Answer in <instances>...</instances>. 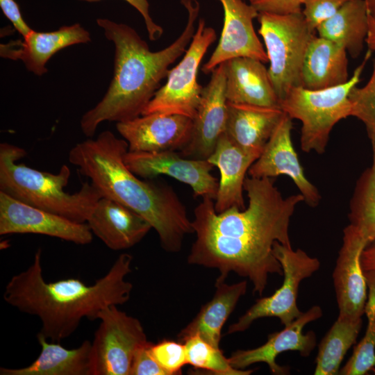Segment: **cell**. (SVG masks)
Masks as SVG:
<instances>
[{"label":"cell","mask_w":375,"mask_h":375,"mask_svg":"<svg viewBox=\"0 0 375 375\" xmlns=\"http://www.w3.org/2000/svg\"><path fill=\"white\" fill-rule=\"evenodd\" d=\"M292 119L283 114L267 141L262 153L251 165L248 174L253 178L290 177L310 207L321 199L316 188L306 176L291 139Z\"/></svg>","instance_id":"cell-16"},{"label":"cell","mask_w":375,"mask_h":375,"mask_svg":"<svg viewBox=\"0 0 375 375\" xmlns=\"http://www.w3.org/2000/svg\"><path fill=\"white\" fill-rule=\"evenodd\" d=\"M188 364L197 369L215 375H249L254 369H238L230 363L220 348L216 347L195 334L184 340Z\"/></svg>","instance_id":"cell-30"},{"label":"cell","mask_w":375,"mask_h":375,"mask_svg":"<svg viewBox=\"0 0 375 375\" xmlns=\"http://www.w3.org/2000/svg\"><path fill=\"white\" fill-rule=\"evenodd\" d=\"M264 64L249 57L235 58L224 62L228 102L281 108Z\"/></svg>","instance_id":"cell-21"},{"label":"cell","mask_w":375,"mask_h":375,"mask_svg":"<svg viewBox=\"0 0 375 375\" xmlns=\"http://www.w3.org/2000/svg\"><path fill=\"white\" fill-rule=\"evenodd\" d=\"M323 311L315 305L285 326L280 331L270 333L267 342L254 349H238L228 358L231 365L238 369H246L253 364L263 362L267 365L270 372L275 375L290 374V367L276 362L277 356L285 351H298L300 356L308 357L317 344V335L312 331L304 333L303 328L309 323L322 317Z\"/></svg>","instance_id":"cell-13"},{"label":"cell","mask_w":375,"mask_h":375,"mask_svg":"<svg viewBox=\"0 0 375 375\" xmlns=\"http://www.w3.org/2000/svg\"><path fill=\"white\" fill-rule=\"evenodd\" d=\"M372 161L358 179L349 204V224L368 242L375 240V149Z\"/></svg>","instance_id":"cell-29"},{"label":"cell","mask_w":375,"mask_h":375,"mask_svg":"<svg viewBox=\"0 0 375 375\" xmlns=\"http://www.w3.org/2000/svg\"><path fill=\"white\" fill-rule=\"evenodd\" d=\"M244 190L249 199L244 209L218 213L208 197L196 206L192 221L196 238L187 260L221 275L235 272L247 278L253 292L262 295L270 274L283 276L274 244L291 246L290 220L304 199L300 193L284 197L270 178L247 177Z\"/></svg>","instance_id":"cell-1"},{"label":"cell","mask_w":375,"mask_h":375,"mask_svg":"<svg viewBox=\"0 0 375 375\" xmlns=\"http://www.w3.org/2000/svg\"><path fill=\"white\" fill-rule=\"evenodd\" d=\"M372 148L375 149V136L370 138Z\"/></svg>","instance_id":"cell-43"},{"label":"cell","mask_w":375,"mask_h":375,"mask_svg":"<svg viewBox=\"0 0 375 375\" xmlns=\"http://www.w3.org/2000/svg\"><path fill=\"white\" fill-rule=\"evenodd\" d=\"M273 251L279 261L283 276L281 286L272 295L258 299L237 322L229 326L227 333L243 332L258 319L277 317L285 326L299 317L301 312L297 303L301 281L310 277L320 267L318 258L301 249L276 242Z\"/></svg>","instance_id":"cell-9"},{"label":"cell","mask_w":375,"mask_h":375,"mask_svg":"<svg viewBox=\"0 0 375 375\" xmlns=\"http://www.w3.org/2000/svg\"><path fill=\"white\" fill-rule=\"evenodd\" d=\"M362 326V318L338 316L318 345L314 374H338L344 357L355 344Z\"/></svg>","instance_id":"cell-28"},{"label":"cell","mask_w":375,"mask_h":375,"mask_svg":"<svg viewBox=\"0 0 375 375\" xmlns=\"http://www.w3.org/2000/svg\"><path fill=\"white\" fill-rule=\"evenodd\" d=\"M349 78L346 49L315 35L305 56L301 87L312 90L327 89L344 84Z\"/></svg>","instance_id":"cell-26"},{"label":"cell","mask_w":375,"mask_h":375,"mask_svg":"<svg viewBox=\"0 0 375 375\" xmlns=\"http://www.w3.org/2000/svg\"><path fill=\"white\" fill-rule=\"evenodd\" d=\"M128 143L110 131L75 144L69 162L91 181L102 197L116 201L144 217L157 233L162 248L181 251L186 235L194 233L192 221L176 192L168 185L144 179L124 162Z\"/></svg>","instance_id":"cell-3"},{"label":"cell","mask_w":375,"mask_h":375,"mask_svg":"<svg viewBox=\"0 0 375 375\" xmlns=\"http://www.w3.org/2000/svg\"><path fill=\"white\" fill-rule=\"evenodd\" d=\"M216 38L215 29L206 27L205 20L200 19L181 60L169 69L166 83L157 90L142 115L160 112L194 119L203 89L197 81L199 67Z\"/></svg>","instance_id":"cell-8"},{"label":"cell","mask_w":375,"mask_h":375,"mask_svg":"<svg viewBox=\"0 0 375 375\" xmlns=\"http://www.w3.org/2000/svg\"><path fill=\"white\" fill-rule=\"evenodd\" d=\"M0 7L8 19L24 38L32 30L23 19L19 7L15 0H0Z\"/></svg>","instance_id":"cell-38"},{"label":"cell","mask_w":375,"mask_h":375,"mask_svg":"<svg viewBox=\"0 0 375 375\" xmlns=\"http://www.w3.org/2000/svg\"><path fill=\"white\" fill-rule=\"evenodd\" d=\"M375 368V323L367 324L365 333L354 347L353 353L340 375H365Z\"/></svg>","instance_id":"cell-32"},{"label":"cell","mask_w":375,"mask_h":375,"mask_svg":"<svg viewBox=\"0 0 375 375\" xmlns=\"http://www.w3.org/2000/svg\"><path fill=\"white\" fill-rule=\"evenodd\" d=\"M351 116L365 125L369 138L375 136V61L368 82L362 87L354 86L349 94Z\"/></svg>","instance_id":"cell-31"},{"label":"cell","mask_w":375,"mask_h":375,"mask_svg":"<svg viewBox=\"0 0 375 375\" xmlns=\"http://www.w3.org/2000/svg\"><path fill=\"white\" fill-rule=\"evenodd\" d=\"M258 33L269 62L268 72L281 101L302 85V69L308 45L315 35L301 12L276 15L259 12Z\"/></svg>","instance_id":"cell-7"},{"label":"cell","mask_w":375,"mask_h":375,"mask_svg":"<svg viewBox=\"0 0 375 375\" xmlns=\"http://www.w3.org/2000/svg\"><path fill=\"white\" fill-rule=\"evenodd\" d=\"M90 40L89 32L79 24L62 26L47 33L32 29L22 42L1 44V56L19 59L27 70L42 76L47 72L46 64L56 53L69 46Z\"/></svg>","instance_id":"cell-20"},{"label":"cell","mask_w":375,"mask_h":375,"mask_svg":"<svg viewBox=\"0 0 375 375\" xmlns=\"http://www.w3.org/2000/svg\"><path fill=\"white\" fill-rule=\"evenodd\" d=\"M116 305L103 308L92 342V375H129L133 357L147 338L138 319Z\"/></svg>","instance_id":"cell-10"},{"label":"cell","mask_w":375,"mask_h":375,"mask_svg":"<svg viewBox=\"0 0 375 375\" xmlns=\"http://www.w3.org/2000/svg\"><path fill=\"white\" fill-rule=\"evenodd\" d=\"M224 62L212 72L203 87L200 103L193 119L192 137L180 153L188 158L207 160L220 136L225 133L228 108Z\"/></svg>","instance_id":"cell-17"},{"label":"cell","mask_w":375,"mask_h":375,"mask_svg":"<svg viewBox=\"0 0 375 375\" xmlns=\"http://www.w3.org/2000/svg\"><path fill=\"white\" fill-rule=\"evenodd\" d=\"M89 2L99 0H81ZM133 6L143 17L148 36L150 40L155 41L161 37L163 33L162 28L153 22L149 13V3L147 0H125Z\"/></svg>","instance_id":"cell-37"},{"label":"cell","mask_w":375,"mask_h":375,"mask_svg":"<svg viewBox=\"0 0 375 375\" xmlns=\"http://www.w3.org/2000/svg\"><path fill=\"white\" fill-rule=\"evenodd\" d=\"M258 157L235 145L224 133L212 153L207 159L220 173L217 194L214 201L215 211L222 212L232 207L246 208L243 190L246 174Z\"/></svg>","instance_id":"cell-22"},{"label":"cell","mask_w":375,"mask_h":375,"mask_svg":"<svg viewBox=\"0 0 375 375\" xmlns=\"http://www.w3.org/2000/svg\"><path fill=\"white\" fill-rule=\"evenodd\" d=\"M366 43L368 49L375 51V21L369 15V31Z\"/></svg>","instance_id":"cell-41"},{"label":"cell","mask_w":375,"mask_h":375,"mask_svg":"<svg viewBox=\"0 0 375 375\" xmlns=\"http://www.w3.org/2000/svg\"><path fill=\"white\" fill-rule=\"evenodd\" d=\"M360 263L364 271L375 269V240L370 242L362 251Z\"/></svg>","instance_id":"cell-40"},{"label":"cell","mask_w":375,"mask_h":375,"mask_svg":"<svg viewBox=\"0 0 375 375\" xmlns=\"http://www.w3.org/2000/svg\"><path fill=\"white\" fill-rule=\"evenodd\" d=\"M224 10V25L219 42L202 71L208 74L218 65L238 57L269 62L265 49L257 36L253 21L258 11L243 0H218Z\"/></svg>","instance_id":"cell-15"},{"label":"cell","mask_w":375,"mask_h":375,"mask_svg":"<svg viewBox=\"0 0 375 375\" xmlns=\"http://www.w3.org/2000/svg\"><path fill=\"white\" fill-rule=\"evenodd\" d=\"M225 134L243 151L258 157L262 153L283 111L228 102Z\"/></svg>","instance_id":"cell-23"},{"label":"cell","mask_w":375,"mask_h":375,"mask_svg":"<svg viewBox=\"0 0 375 375\" xmlns=\"http://www.w3.org/2000/svg\"><path fill=\"white\" fill-rule=\"evenodd\" d=\"M26 155L23 148L0 144V191L35 208L76 222H87L102 197L99 190L91 182H85L77 192H65L71 176L67 165H62L56 174L42 172L17 163Z\"/></svg>","instance_id":"cell-5"},{"label":"cell","mask_w":375,"mask_h":375,"mask_svg":"<svg viewBox=\"0 0 375 375\" xmlns=\"http://www.w3.org/2000/svg\"><path fill=\"white\" fill-rule=\"evenodd\" d=\"M372 372H373L374 374H375V368H374V369H372Z\"/></svg>","instance_id":"cell-44"},{"label":"cell","mask_w":375,"mask_h":375,"mask_svg":"<svg viewBox=\"0 0 375 375\" xmlns=\"http://www.w3.org/2000/svg\"><path fill=\"white\" fill-rule=\"evenodd\" d=\"M188 12L186 25L168 47L151 51L149 45L130 26L108 19L97 23L115 45L114 73L102 99L80 120L83 134L92 137L105 121L124 122L140 116L167 78L169 66L183 55L195 33L200 6L197 0H181Z\"/></svg>","instance_id":"cell-4"},{"label":"cell","mask_w":375,"mask_h":375,"mask_svg":"<svg viewBox=\"0 0 375 375\" xmlns=\"http://www.w3.org/2000/svg\"><path fill=\"white\" fill-rule=\"evenodd\" d=\"M367 294L365 314L367 324L375 323V269L364 271Z\"/></svg>","instance_id":"cell-39"},{"label":"cell","mask_w":375,"mask_h":375,"mask_svg":"<svg viewBox=\"0 0 375 375\" xmlns=\"http://www.w3.org/2000/svg\"><path fill=\"white\" fill-rule=\"evenodd\" d=\"M372 52L368 49L361 64L344 84L317 90L292 88L281 101V110L302 124L300 142L303 151L324 153L334 126L351 116L349 94L359 83Z\"/></svg>","instance_id":"cell-6"},{"label":"cell","mask_w":375,"mask_h":375,"mask_svg":"<svg viewBox=\"0 0 375 375\" xmlns=\"http://www.w3.org/2000/svg\"><path fill=\"white\" fill-rule=\"evenodd\" d=\"M127 167L138 176L153 179L165 175L188 185L194 196L215 200L219 182L210 172L213 165L208 160L188 158L179 151H127L124 155Z\"/></svg>","instance_id":"cell-11"},{"label":"cell","mask_w":375,"mask_h":375,"mask_svg":"<svg viewBox=\"0 0 375 375\" xmlns=\"http://www.w3.org/2000/svg\"><path fill=\"white\" fill-rule=\"evenodd\" d=\"M369 15L375 21V0H364Z\"/></svg>","instance_id":"cell-42"},{"label":"cell","mask_w":375,"mask_h":375,"mask_svg":"<svg viewBox=\"0 0 375 375\" xmlns=\"http://www.w3.org/2000/svg\"><path fill=\"white\" fill-rule=\"evenodd\" d=\"M150 342L140 347L136 351L129 375H167L150 351Z\"/></svg>","instance_id":"cell-35"},{"label":"cell","mask_w":375,"mask_h":375,"mask_svg":"<svg viewBox=\"0 0 375 375\" xmlns=\"http://www.w3.org/2000/svg\"><path fill=\"white\" fill-rule=\"evenodd\" d=\"M118 133L132 152L182 151L192 137L193 119L181 115L155 112L117 122Z\"/></svg>","instance_id":"cell-14"},{"label":"cell","mask_w":375,"mask_h":375,"mask_svg":"<svg viewBox=\"0 0 375 375\" xmlns=\"http://www.w3.org/2000/svg\"><path fill=\"white\" fill-rule=\"evenodd\" d=\"M132 260L131 254L121 253L92 285L76 278L47 282L38 249L32 264L8 281L3 299L19 311L38 317L41 328L38 334L60 342L76 331L83 319H98L105 307L129 300L133 285L126 277L132 271Z\"/></svg>","instance_id":"cell-2"},{"label":"cell","mask_w":375,"mask_h":375,"mask_svg":"<svg viewBox=\"0 0 375 375\" xmlns=\"http://www.w3.org/2000/svg\"><path fill=\"white\" fill-rule=\"evenodd\" d=\"M258 12L290 15L301 12L306 0H249Z\"/></svg>","instance_id":"cell-36"},{"label":"cell","mask_w":375,"mask_h":375,"mask_svg":"<svg viewBox=\"0 0 375 375\" xmlns=\"http://www.w3.org/2000/svg\"><path fill=\"white\" fill-rule=\"evenodd\" d=\"M39 234L86 245L93 233L87 222L79 223L29 206L0 191V235Z\"/></svg>","instance_id":"cell-12"},{"label":"cell","mask_w":375,"mask_h":375,"mask_svg":"<svg viewBox=\"0 0 375 375\" xmlns=\"http://www.w3.org/2000/svg\"><path fill=\"white\" fill-rule=\"evenodd\" d=\"M226 277L219 274L215 282L212 298L201 307L196 317L181 331L178 340L183 342L190 336L198 334L208 343L220 348L224 324L247 289L246 280L228 284L225 282Z\"/></svg>","instance_id":"cell-24"},{"label":"cell","mask_w":375,"mask_h":375,"mask_svg":"<svg viewBox=\"0 0 375 375\" xmlns=\"http://www.w3.org/2000/svg\"><path fill=\"white\" fill-rule=\"evenodd\" d=\"M368 244L350 224L344 228L342 246L333 272L340 316L359 319L365 314L367 289L360 256Z\"/></svg>","instance_id":"cell-18"},{"label":"cell","mask_w":375,"mask_h":375,"mask_svg":"<svg viewBox=\"0 0 375 375\" xmlns=\"http://www.w3.org/2000/svg\"><path fill=\"white\" fill-rule=\"evenodd\" d=\"M347 0H306L302 14L309 27L316 31L323 22L333 17Z\"/></svg>","instance_id":"cell-34"},{"label":"cell","mask_w":375,"mask_h":375,"mask_svg":"<svg viewBox=\"0 0 375 375\" xmlns=\"http://www.w3.org/2000/svg\"><path fill=\"white\" fill-rule=\"evenodd\" d=\"M41 347L38 358L19 368L0 367V375H92V342L67 349L37 334Z\"/></svg>","instance_id":"cell-25"},{"label":"cell","mask_w":375,"mask_h":375,"mask_svg":"<svg viewBox=\"0 0 375 375\" xmlns=\"http://www.w3.org/2000/svg\"><path fill=\"white\" fill-rule=\"evenodd\" d=\"M87 224L93 235L113 251L133 247L152 228L140 215L105 197L99 199Z\"/></svg>","instance_id":"cell-19"},{"label":"cell","mask_w":375,"mask_h":375,"mask_svg":"<svg viewBox=\"0 0 375 375\" xmlns=\"http://www.w3.org/2000/svg\"><path fill=\"white\" fill-rule=\"evenodd\" d=\"M318 36L342 46L353 58L362 53L369 31V14L364 0H347L316 29Z\"/></svg>","instance_id":"cell-27"},{"label":"cell","mask_w":375,"mask_h":375,"mask_svg":"<svg viewBox=\"0 0 375 375\" xmlns=\"http://www.w3.org/2000/svg\"><path fill=\"white\" fill-rule=\"evenodd\" d=\"M150 351L167 375L181 374L188 364L185 345L179 340L163 339L155 344L151 342Z\"/></svg>","instance_id":"cell-33"}]
</instances>
